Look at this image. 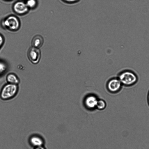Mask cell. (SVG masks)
Segmentation results:
<instances>
[{
	"label": "cell",
	"instance_id": "obj_1",
	"mask_svg": "<svg viewBox=\"0 0 149 149\" xmlns=\"http://www.w3.org/2000/svg\"><path fill=\"white\" fill-rule=\"evenodd\" d=\"M123 86L130 87L135 85L138 80L137 74L133 71L126 70L121 72L118 77Z\"/></svg>",
	"mask_w": 149,
	"mask_h": 149
},
{
	"label": "cell",
	"instance_id": "obj_2",
	"mask_svg": "<svg viewBox=\"0 0 149 149\" xmlns=\"http://www.w3.org/2000/svg\"><path fill=\"white\" fill-rule=\"evenodd\" d=\"M17 85L8 83L2 88L0 92V98L3 100H7L14 97L18 91Z\"/></svg>",
	"mask_w": 149,
	"mask_h": 149
},
{
	"label": "cell",
	"instance_id": "obj_3",
	"mask_svg": "<svg viewBox=\"0 0 149 149\" xmlns=\"http://www.w3.org/2000/svg\"><path fill=\"white\" fill-rule=\"evenodd\" d=\"M1 25L5 29L11 31H16L19 28L20 23L16 17L10 15L2 20Z\"/></svg>",
	"mask_w": 149,
	"mask_h": 149
},
{
	"label": "cell",
	"instance_id": "obj_4",
	"mask_svg": "<svg viewBox=\"0 0 149 149\" xmlns=\"http://www.w3.org/2000/svg\"><path fill=\"white\" fill-rule=\"evenodd\" d=\"M27 56L29 61L33 64H37L41 58V52L39 48L32 47L29 49Z\"/></svg>",
	"mask_w": 149,
	"mask_h": 149
},
{
	"label": "cell",
	"instance_id": "obj_5",
	"mask_svg": "<svg viewBox=\"0 0 149 149\" xmlns=\"http://www.w3.org/2000/svg\"><path fill=\"white\" fill-rule=\"evenodd\" d=\"M13 8L16 13L19 15L26 13L29 9L26 2L22 1H18L16 2L13 5Z\"/></svg>",
	"mask_w": 149,
	"mask_h": 149
},
{
	"label": "cell",
	"instance_id": "obj_6",
	"mask_svg": "<svg viewBox=\"0 0 149 149\" xmlns=\"http://www.w3.org/2000/svg\"><path fill=\"white\" fill-rule=\"evenodd\" d=\"M123 85L118 78H113L109 81L108 88L111 92L116 93L119 91Z\"/></svg>",
	"mask_w": 149,
	"mask_h": 149
},
{
	"label": "cell",
	"instance_id": "obj_7",
	"mask_svg": "<svg viewBox=\"0 0 149 149\" xmlns=\"http://www.w3.org/2000/svg\"><path fill=\"white\" fill-rule=\"evenodd\" d=\"M29 142L31 145L35 148L42 146L44 144L42 138L37 135L32 136L30 138Z\"/></svg>",
	"mask_w": 149,
	"mask_h": 149
},
{
	"label": "cell",
	"instance_id": "obj_8",
	"mask_svg": "<svg viewBox=\"0 0 149 149\" xmlns=\"http://www.w3.org/2000/svg\"><path fill=\"white\" fill-rule=\"evenodd\" d=\"M98 100L93 96H89L87 97L85 101V104L88 108L92 109L96 106Z\"/></svg>",
	"mask_w": 149,
	"mask_h": 149
},
{
	"label": "cell",
	"instance_id": "obj_9",
	"mask_svg": "<svg viewBox=\"0 0 149 149\" xmlns=\"http://www.w3.org/2000/svg\"><path fill=\"white\" fill-rule=\"evenodd\" d=\"M43 39L42 36L39 35L35 36L33 38L31 44L32 47L39 48L42 45Z\"/></svg>",
	"mask_w": 149,
	"mask_h": 149
},
{
	"label": "cell",
	"instance_id": "obj_10",
	"mask_svg": "<svg viewBox=\"0 0 149 149\" xmlns=\"http://www.w3.org/2000/svg\"><path fill=\"white\" fill-rule=\"evenodd\" d=\"M6 80L8 83L17 85L20 82L19 78L16 75L13 73L8 74L6 76Z\"/></svg>",
	"mask_w": 149,
	"mask_h": 149
},
{
	"label": "cell",
	"instance_id": "obj_11",
	"mask_svg": "<svg viewBox=\"0 0 149 149\" xmlns=\"http://www.w3.org/2000/svg\"><path fill=\"white\" fill-rule=\"evenodd\" d=\"M25 2L29 8H35L37 4V1L36 0H26Z\"/></svg>",
	"mask_w": 149,
	"mask_h": 149
},
{
	"label": "cell",
	"instance_id": "obj_12",
	"mask_svg": "<svg viewBox=\"0 0 149 149\" xmlns=\"http://www.w3.org/2000/svg\"><path fill=\"white\" fill-rule=\"evenodd\" d=\"M106 104L105 102L102 100H98L96 107L100 110L104 109L106 107Z\"/></svg>",
	"mask_w": 149,
	"mask_h": 149
},
{
	"label": "cell",
	"instance_id": "obj_13",
	"mask_svg": "<svg viewBox=\"0 0 149 149\" xmlns=\"http://www.w3.org/2000/svg\"><path fill=\"white\" fill-rule=\"evenodd\" d=\"M7 68L6 64L3 62L0 61V75L4 73Z\"/></svg>",
	"mask_w": 149,
	"mask_h": 149
},
{
	"label": "cell",
	"instance_id": "obj_14",
	"mask_svg": "<svg viewBox=\"0 0 149 149\" xmlns=\"http://www.w3.org/2000/svg\"><path fill=\"white\" fill-rule=\"evenodd\" d=\"M65 3L68 4H72L77 3L81 0H61Z\"/></svg>",
	"mask_w": 149,
	"mask_h": 149
},
{
	"label": "cell",
	"instance_id": "obj_15",
	"mask_svg": "<svg viewBox=\"0 0 149 149\" xmlns=\"http://www.w3.org/2000/svg\"><path fill=\"white\" fill-rule=\"evenodd\" d=\"M4 42V38L3 36L0 34V48L2 46Z\"/></svg>",
	"mask_w": 149,
	"mask_h": 149
},
{
	"label": "cell",
	"instance_id": "obj_16",
	"mask_svg": "<svg viewBox=\"0 0 149 149\" xmlns=\"http://www.w3.org/2000/svg\"><path fill=\"white\" fill-rule=\"evenodd\" d=\"M34 149H45L43 146L35 147Z\"/></svg>",
	"mask_w": 149,
	"mask_h": 149
},
{
	"label": "cell",
	"instance_id": "obj_17",
	"mask_svg": "<svg viewBox=\"0 0 149 149\" xmlns=\"http://www.w3.org/2000/svg\"><path fill=\"white\" fill-rule=\"evenodd\" d=\"M147 99L148 103L149 106V90L148 93Z\"/></svg>",
	"mask_w": 149,
	"mask_h": 149
},
{
	"label": "cell",
	"instance_id": "obj_18",
	"mask_svg": "<svg viewBox=\"0 0 149 149\" xmlns=\"http://www.w3.org/2000/svg\"><path fill=\"white\" fill-rule=\"evenodd\" d=\"M5 0L8 1V0Z\"/></svg>",
	"mask_w": 149,
	"mask_h": 149
}]
</instances>
